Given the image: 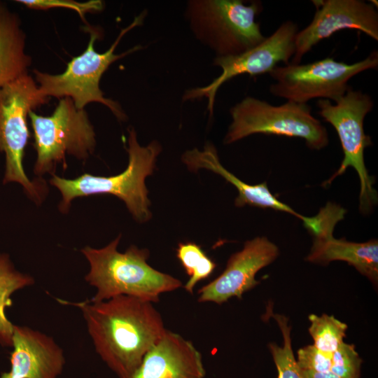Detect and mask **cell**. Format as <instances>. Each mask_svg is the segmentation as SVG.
Listing matches in <instances>:
<instances>
[{"instance_id": "1", "label": "cell", "mask_w": 378, "mask_h": 378, "mask_svg": "<svg viewBox=\"0 0 378 378\" xmlns=\"http://www.w3.org/2000/svg\"><path fill=\"white\" fill-rule=\"evenodd\" d=\"M79 308L102 359L119 378H128L166 331L152 302L126 295L78 302L57 299Z\"/></svg>"}, {"instance_id": "2", "label": "cell", "mask_w": 378, "mask_h": 378, "mask_svg": "<svg viewBox=\"0 0 378 378\" xmlns=\"http://www.w3.org/2000/svg\"><path fill=\"white\" fill-rule=\"evenodd\" d=\"M120 235L102 248L85 246L81 252L90 270L85 280L97 289L92 301L99 302L126 295L158 302L162 293L181 287V281L147 263L149 251L130 246L124 253L117 250Z\"/></svg>"}, {"instance_id": "3", "label": "cell", "mask_w": 378, "mask_h": 378, "mask_svg": "<svg viewBox=\"0 0 378 378\" xmlns=\"http://www.w3.org/2000/svg\"><path fill=\"white\" fill-rule=\"evenodd\" d=\"M129 162L122 173L111 176L84 174L74 179H66L52 174L50 183L56 187L62 196L59 209L68 211L71 201L78 197L93 195H113L126 204L134 218L145 223L151 218L150 202L145 181L153 174L157 157L162 150L160 144L153 141L141 146L136 139L134 128L129 130Z\"/></svg>"}, {"instance_id": "4", "label": "cell", "mask_w": 378, "mask_h": 378, "mask_svg": "<svg viewBox=\"0 0 378 378\" xmlns=\"http://www.w3.org/2000/svg\"><path fill=\"white\" fill-rule=\"evenodd\" d=\"M145 16V12L136 16L128 27L120 31L115 41L104 52L95 50L94 43L98 34L88 29L90 38L86 49L72 58L62 74L52 75L34 69L36 80L42 94L48 98L69 97L78 109H84L90 102H99L107 106L117 118L125 120L126 115L120 105L104 97L99 82L103 74L113 62L141 48V46H136L122 54L114 53L122 36L135 27L142 24Z\"/></svg>"}, {"instance_id": "5", "label": "cell", "mask_w": 378, "mask_h": 378, "mask_svg": "<svg viewBox=\"0 0 378 378\" xmlns=\"http://www.w3.org/2000/svg\"><path fill=\"white\" fill-rule=\"evenodd\" d=\"M259 1L245 5L240 0H192L186 14L195 36L217 57L237 55L265 39L256 16L262 11Z\"/></svg>"}, {"instance_id": "6", "label": "cell", "mask_w": 378, "mask_h": 378, "mask_svg": "<svg viewBox=\"0 0 378 378\" xmlns=\"http://www.w3.org/2000/svg\"><path fill=\"white\" fill-rule=\"evenodd\" d=\"M307 104L287 101L280 106L246 97L230 109L232 122L224 139L230 144L253 134H274L305 140L311 149L328 144L326 127L314 117Z\"/></svg>"}, {"instance_id": "7", "label": "cell", "mask_w": 378, "mask_h": 378, "mask_svg": "<svg viewBox=\"0 0 378 378\" xmlns=\"http://www.w3.org/2000/svg\"><path fill=\"white\" fill-rule=\"evenodd\" d=\"M332 104L328 99H318L316 106L318 114L335 129L344 153V159L339 169L323 186L330 185L347 168L353 167L360 180L359 209L368 213L377 203V194L373 188L374 178L368 174L364 161V150L372 144L370 136L364 131L363 122L366 115L372 109L370 96L360 90L349 89Z\"/></svg>"}, {"instance_id": "8", "label": "cell", "mask_w": 378, "mask_h": 378, "mask_svg": "<svg viewBox=\"0 0 378 378\" xmlns=\"http://www.w3.org/2000/svg\"><path fill=\"white\" fill-rule=\"evenodd\" d=\"M48 99L28 74L0 88V152L6 156L4 183H20L36 202L42 200L43 185L29 179L22 164L30 136L27 117L32 109L47 103Z\"/></svg>"}, {"instance_id": "9", "label": "cell", "mask_w": 378, "mask_h": 378, "mask_svg": "<svg viewBox=\"0 0 378 378\" xmlns=\"http://www.w3.org/2000/svg\"><path fill=\"white\" fill-rule=\"evenodd\" d=\"M37 153L34 173H52L58 163L66 167V155L80 160L92 153L95 134L84 109H78L69 97L59 99L53 113L42 116L29 113Z\"/></svg>"}, {"instance_id": "10", "label": "cell", "mask_w": 378, "mask_h": 378, "mask_svg": "<svg viewBox=\"0 0 378 378\" xmlns=\"http://www.w3.org/2000/svg\"><path fill=\"white\" fill-rule=\"evenodd\" d=\"M377 66V50L353 64L327 57L312 63L277 66L269 74L275 80L270 86V92L276 97L300 104H307L315 98L334 102L351 88L348 82L351 78Z\"/></svg>"}, {"instance_id": "11", "label": "cell", "mask_w": 378, "mask_h": 378, "mask_svg": "<svg viewBox=\"0 0 378 378\" xmlns=\"http://www.w3.org/2000/svg\"><path fill=\"white\" fill-rule=\"evenodd\" d=\"M298 32V25L288 20L272 35L247 51L237 55L216 57L214 64L220 67V75L206 86L187 90L183 100L207 98V110L211 117L216 92L223 83L244 74L251 76L270 74L280 62L288 64L295 53V40Z\"/></svg>"}, {"instance_id": "12", "label": "cell", "mask_w": 378, "mask_h": 378, "mask_svg": "<svg viewBox=\"0 0 378 378\" xmlns=\"http://www.w3.org/2000/svg\"><path fill=\"white\" fill-rule=\"evenodd\" d=\"M316 11L310 24L298 31L295 53L289 64H300L314 46L347 29L360 30L378 41V13L370 2L360 0L312 1Z\"/></svg>"}, {"instance_id": "13", "label": "cell", "mask_w": 378, "mask_h": 378, "mask_svg": "<svg viewBox=\"0 0 378 378\" xmlns=\"http://www.w3.org/2000/svg\"><path fill=\"white\" fill-rule=\"evenodd\" d=\"M346 210L328 202L318 214V229L306 260L310 262L327 265L342 260L354 267L373 284L378 281V241L371 239L357 243L345 239H335L333 230L337 223L344 218Z\"/></svg>"}, {"instance_id": "14", "label": "cell", "mask_w": 378, "mask_h": 378, "mask_svg": "<svg viewBox=\"0 0 378 378\" xmlns=\"http://www.w3.org/2000/svg\"><path fill=\"white\" fill-rule=\"evenodd\" d=\"M278 247L267 238L258 237L245 242L242 250L232 254L224 271L198 290V302L218 304L242 295L257 286L255 276L279 255Z\"/></svg>"}, {"instance_id": "15", "label": "cell", "mask_w": 378, "mask_h": 378, "mask_svg": "<svg viewBox=\"0 0 378 378\" xmlns=\"http://www.w3.org/2000/svg\"><path fill=\"white\" fill-rule=\"evenodd\" d=\"M12 346L10 370L0 378H57L62 373L63 351L51 337L14 325Z\"/></svg>"}, {"instance_id": "16", "label": "cell", "mask_w": 378, "mask_h": 378, "mask_svg": "<svg viewBox=\"0 0 378 378\" xmlns=\"http://www.w3.org/2000/svg\"><path fill=\"white\" fill-rule=\"evenodd\" d=\"M201 353L179 334L166 330L128 378H204Z\"/></svg>"}, {"instance_id": "17", "label": "cell", "mask_w": 378, "mask_h": 378, "mask_svg": "<svg viewBox=\"0 0 378 378\" xmlns=\"http://www.w3.org/2000/svg\"><path fill=\"white\" fill-rule=\"evenodd\" d=\"M182 161L191 172L206 169L220 175L232 184L238 190V196L234 200L236 206L248 205L286 212L302 220L304 227L309 233L314 230L315 216L307 217L299 214L290 206L278 200L270 192L266 182L251 185L240 180L221 164L217 150L213 144H206L202 150L194 148L186 151L182 155Z\"/></svg>"}, {"instance_id": "18", "label": "cell", "mask_w": 378, "mask_h": 378, "mask_svg": "<svg viewBox=\"0 0 378 378\" xmlns=\"http://www.w3.org/2000/svg\"><path fill=\"white\" fill-rule=\"evenodd\" d=\"M24 48L18 15L0 1V88L28 74L31 58Z\"/></svg>"}, {"instance_id": "19", "label": "cell", "mask_w": 378, "mask_h": 378, "mask_svg": "<svg viewBox=\"0 0 378 378\" xmlns=\"http://www.w3.org/2000/svg\"><path fill=\"white\" fill-rule=\"evenodd\" d=\"M34 279L15 270L9 257L0 254V342L12 346L13 325L5 314V309L13 304L10 295L17 290L32 285Z\"/></svg>"}, {"instance_id": "20", "label": "cell", "mask_w": 378, "mask_h": 378, "mask_svg": "<svg viewBox=\"0 0 378 378\" xmlns=\"http://www.w3.org/2000/svg\"><path fill=\"white\" fill-rule=\"evenodd\" d=\"M176 257L189 276L183 288L190 293L198 282L209 278L216 267L201 246L193 242L179 243Z\"/></svg>"}, {"instance_id": "21", "label": "cell", "mask_w": 378, "mask_h": 378, "mask_svg": "<svg viewBox=\"0 0 378 378\" xmlns=\"http://www.w3.org/2000/svg\"><path fill=\"white\" fill-rule=\"evenodd\" d=\"M311 323L309 332L314 340V345L319 350L332 354L343 342L348 326L335 318L334 316L322 314L309 316Z\"/></svg>"}, {"instance_id": "22", "label": "cell", "mask_w": 378, "mask_h": 378, "mask_svg": "<svg viewBox=\"0 0 378 378\" xmlns=\"http://www.w3.org/2000/svg\"><path fill=\"white\" fill-rule=\"evenodd\" d=\"M281 331L284 344L279 346L270 343L269 348L277 368V378H306L303 370L295 358L291 346L290 327L288 318L282 315L272 314Z\"/></svg>"}, {"instance_id": "23", "label": "cell", "mask_w": 378, "mask_h": 378, "mask_svg": "<svg viewBox=\"0 0 378 378\" xmlns=\"http://www.w3.org/2000/svg\"><path fill=\"white\" fill-rule=\"evenodd\" d=\"M361 363L354 345L342 342L332 353L330 372L340 378H359Z\"/></svg>"}, {"instance_id": "24", "label": "cell", "mask_w": 378, "mask_h": 378, "mask_svg": "<svg viewBox=\"0 0 378 378\" xmlns=\"http://www.w3.org/2000/svg\"><path fill=\"white\" fill-rule=\"evenodd\" d=\"M30 9L48 10L55 8H64L76 11L81 20L85 21V15L88 13L101 11L104 8L103 2L100 0H90L85 2H78L72 0H18Z\"/></svg>"}, {"instance_id": "25", "label": "cell", "mask_w": 378, "mask_h": 378, "mask_svg": "<svg viewBox=\"0 0 378 378\" xmlns=\"http://www.w3.org/2000/svg\"><path fill=\"white\" fill-rule=\"evenodd\" d=\"M296 360L304 370L328 372L332 365V354L323 352L314 344L308 345L298 350Z\"/></svg>"}, {"instance_id": "26", "label": "cell", "mask_w": 378, "mask_h": 378, "mask_svg": "<svg viewBox=\"0 0 378 378\" xmlns=\"http://www.w3.org/2000/svg\"><path fill=\"white\" fill-rule=\"evenodd\" d=\"M306 378H340L338 376L328 372H318L310 370H304Z\"/></svg>"}]
</instances>
